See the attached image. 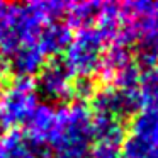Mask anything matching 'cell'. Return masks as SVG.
I'll use <instances>...</instances> for the list:
<instances>
[{
    "mask_svg": "<svg viewBox=\"0 0 158 158\" xmlns=\"http://www.w3.org/2000/svg\"><path fill=\"white\" fill-rule=\"evenodd\" d=\"M155 146H158V106L143 107L134 116L119 150L123 158H144Z\"/></svg>",
    "mask_w": 158,
    "mask_h": 158,
    "instance_id": "5",
    "label": "cell"
},
{
    "mask_svg": "<svg viewBox=\"0 0 158 158\" xmlns=\"http://www.w3.org/2000/svg\"><path fill=\"white\" fill-rule=\"evenodd\" d=\"M139 99L143 107L158 106V63L151 68L144 70L139 83Z\"/></svg>",
    "mask_w": 158,
    "mask_h": 158,
    "instance_id": "14",
    "label": "cell"
},
{
    "mask_svg": "<svg viewBox=\"0 0 158 158\" xmlns=\"http://www.w3.org/2000/svg\"><path fill=\"white\" fill-rule=\"evenodd\" d=\"M94 114H104L123 121L124 117L133 116L141 110L139 90H123L116 87H104L95 90L92 95Z\"/></svg>",
    "mask_w": 158,
    "mask_h": 158,
    "instance_id": "7",
    "label": "cell"
},
{
    "mask_svg": "<svg viewBox=\"0 0 158 158\" xmlns=\"http://www.w3.org/2000/svg\"><path fill=\"white\" fill-rule=\"evenodd\" d=\"M100 10V2H77V4H68L66 9V24L70 27L83 29L90 27L92 24H95L97 15Z\"/></svg>",
    "mask_w": 158,
    "mask_h": 158,
    "instance_id": "13",
    "label": "cell"
},
{
    "mask_svg": "<svg viewBox=\"0 0 158 158\" xmlns=\"http://www.w3.org/2000/svg\"><path fill=\"white\" fill-rule=\"evenodd\" d=\"M119 5L121 29L114 43L134 44L138 68H151L158 63V2L139 0Z\"/></svg>",
    "mask_w": 158,
    "mask_h": 158,
    "instance_id": "1",
    "label": "cell"
},
{
    "mask_svg": "<svg viewBox=\"0 0 158 158\" xmlns=\"http://www.w3.org/2000/svg\"><path fill=\"white\" fill-rule=\"evenodd\" d=\"M36 90L49 102H66L75 95V77L61 60H53L41 68Z\"/></svg>",
    "mask_w": 158,
    "mask_h": 158,
    "instance_id": "6",
    "label": "cell"
},
{
    "mask_svg": "<svg viewBox=\"0 0 158 158\" xmlns=\"http://www.w3.org/2000/svg\"><path fill=\"white\" fill-rule=\"evenodd\" d=\"M92 143V112L87 104L77 100L60 106L48 143L53 158H89Z\"/></svg>",
    "mask_w": 158,
    "mask_h": 158,
    "instance_id": "2",
    "label": "cell"
},
{
    "mask_svg": "<svg viewBox=\"0 0 158 158\" xmlns=\"http://www.w3.org/2000/svg\"><path fill=\"white\" fill-rule=\"evenodd\" d=\"M39 106L36 83L31 78H17L0 92V136L26 124Z\"/></svg>",
    "mask_w": 158,
    "mask_h": 158,
    "instance_id": "4",
    "label": "cell"
},
{
    "mask_svg": "<svg viewBox=\"0 0 158 158\" xmlns=\"http://www.w3.org/2000/svg\"><path fill=\"white\" fill-rule=\"evenodd\" d=\"M92 136L95 144L121 146L126 136V129L121 119L104 114H92Z\"/></svg>",
    "mask_w": 158,
    "mask_h": 158,
    "instance_id": "11",
    "label": "cell"
},
{
    "mask_svg": "<svg viewBox=\"0 0 158 158\" xmlns=\"http://www.w3.org/2000/svg\"><path fill=\"white\" fill-rule=\"evenodd\" d=\"M73 32L66 22L61 21H55L46 24L41 29L38 38V44L41 48L43 55L48 58V56H56L60 53H63L68 46V43L72 41Z\"/></svg>",
    "mask_w": 158,
    "mask_h": 158,
    "instance_id": "10",
    "label": "cell"
},
{
    "mask_svg": "<svg viewBox=\"0 0 158 158\" xmlns=\"http://www.w3.org/2000/svg\"><path fill=\"white\" fill-rule=\"evenodd\" d=\"M5 70H7V65H5V61H4V60H0V78L4 77Z\"/></svg>",
    "mask_w": 158,
    "mask_h": 158,
    "instance_id": "16",
    "label": "cell"
},
{
    "mask_svg": "<svg viewBox=\"0 0 158 158\" xmlns=\"http://www.w3.org/2000/svg\"><path fill=\"white\" fill-rule=\"evenodd\" d=\"M106 46V38L95 26L78 29L66 46L65 58L61 61L78 80L90 78L92 75L99 73Z\"/></svg>",
    "mask_w": 158,
    "mask_h": 158,
    "instance_id": "3",
    "label": "cell"
},
{
    "mask_svg": "<svg viewBox=\"0 0 158 158\" xmlns=\"http://www.w3.org/2000/svg\"><path fill=\"white\" fill-rule=\"evenodd\" d=\"M46 65V56L43 55L39 44H29L17 49L7 60V70H10L17 78H31L41 72Z\"/></svg>",
    "mask_w": 158,
    "mask_h": 158,
    "instance_id": "9",
    "label": "cell"
},
{
    "mask_svg": "<svg viewBox=\"0 0 158 158\" xmlns=\"http://www.w3.org/2000/svg\"><path fill=\"white\" fill-rule=\"evenodd\" d=\"M89 158H123L119 146H109V144H94L90 150Z\"/></svg>",
    "mask_w": 158,
    "mask_h": 158,
    "instance_id": "15",
    "label": "cell"
},
{
    "mask_svg": "<svg viewBox=\"0 0 158 158\" xmlns=\"http://www.w3.org/2000/svg\"><path fill=\"white\" fill-rule=\"evenodd\" d=\"M56 119V109L51 104H39L36 110L31 114V117L26 123V134L27 141L34 144L36 148L46 151L51 138L53 127Z\"/></svg>",
    "mask_w": 158,
    "mask_h": 158,
    "instance_id": "8",
    "label": "cell"
},
{
    "mask_svg": "<svg viewBox=\"0 0 158 158\" xmlns=\"http://www.w3.org/2000/svg\"><path fill=\"white\" fill-rule=\"evenodd\" d=\"M0 158H48L46 151L36 148L17 131L0 136Z\"/></svg>",
    "mask_w": 158,
    "mask_h": 158,
    "instance_id": "12",
    "label": "cell"
}]
</instances>
